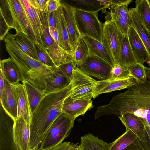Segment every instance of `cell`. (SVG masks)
I'll list each match as a JSON object with an SVG mask.
<instances>
[{"label":"cell","mask_w":150,"mask_h":150,"mask_svg":"<svg viewBox=\"0 0 150 150\" xmlns=\"http://www.w3.org/2000/svg\"><path fill=\"white\" fill-rule=\"evenodd\" d=\"M71 83L60 90L46 94L31 115L30 150H39L50 127L62 113L65 99L70 93Z\"/></svg>","instance_id":"obj_1"},{"label":"cell","mask_w":150,"mask_h":150,"mask_svg":"<svg viewBox=\"0 0 150 150\" xmlns=\"http://www.w3.org/2000/svg\"><path fill=\"white\" fill-rule=\"evenodd\" d=\"M103 110L105 115L132 113L150 128V79L136 82L115 96L109 104L103 106Z\"/></svg>","instance_id":"obj_2"},{"label":"cell","mask_w":150,"mask_h":150,"mask_svg":"<svg viewBox=\"0 0 150 150\" xmlns=\"http://www.w3.org/2000/svg\"><path fill=\"white\" fill-rule=\"evenodd\" d=\"M6 49L19 69L21 81H27L43 91L47 80L58 68L46 66L31 57L20 49L14 40L9 42Z\"/></svg>","instance_id":"obj_3"},{"label":"cell","mask_w":150,"mask_h":150,"mask_svg":"<svg viewBox=\"0 0 150 150\" xmlns=\"http://www.w3.org/2000/svg\"><path fill=\"white\" fill-rule=\"evenodd\" d=\"M0 15L9 29H14L28 36L35 43H39L33 28L21 0H0Z\"/></svg>","instance_id":"obj_4"},{"label":"cell","mask_w":150,"mask_h":150,"mask_svg":"<svg viewBox=\"0 0 150 150\" xmlns=\"http://www.w3.org/2000/svg\"><path fill=\"white\" fill-rule=\"evenodd\" d=\"M74 120L63 113L54 122L42 141L39 150H49L60 144L69 135Z\"/></svg>","instance_id":"obj_5"},{"label":"cell","mask_w":150,"mask_h":150,"mask_svg":"<svg viewBox=\"0 0 150 150\" xmlns=\"http://www.w3.org/2000/svg\"><path fill=\"white\" fill-rule=\"evenodd\" d=\"M97 13L74 8L75 18L81 36H88L101 42L103 25Z\"/></svg>","instance_id":"obj_6"},{"label":"cell","mask_w":150,"mask_h":150,"mask_svg":"<svg viewBox=\"0 0 150 150\" xmlns=\"http://www.w3.org/2000/svg\"><path fill=\"white\" fill-rule=\"evenodd\" d=\"M103 25L102 43L114 61L117 63L123 34L109 16Z\"/></svg>","instance_id":"obj_7"},{"label":"cell","mask_w":150,"mask_h":150,"mask_svg":"<svg viewBox=\"0 0 150 150\" xmlns=\"http://www.w3.org/2000/svg\"><path fill=\"white\" fill-rule=\"evenodd\" d=\"M96 81L76 67L70 83L71 98L74 99L91 100Z\"/></svg>","instance_id":"obj_8"},{"label":"cell","mask_w":150,"mask_h":150,"mask_svg":"<svg viewBox=\"0 0 150 150\" xmlns=\"http://www.w3.org/2000/svg\"><path fill=\"white\" fill-rule=\"evenodd\" d=\"M77 65L80 70L87 75L102 80L110 78L112 69L105 61L90 54Z\"/></svg>","instance_id":"obj_9"},{"label":"cell","mask_w":150,"mask_h":150,"mask_svg":"<svg viewBox=\"0 0 150 150\" xmlns=\"http://www.w3.org/2000/svg\"><path fill=\"white\" fill-rule=\"evenodd\" d=\"M14 120L0 108V150H21L16 144L13 137Z\"/></svg>","instance_id":"obj_10"},{"label":"cell","mask_w":150,"mask_h":150,"mask_svg":"<svg viewBox=\"0 0 150 150\" xmlns=\"http://www.w3.org/2000/svg\"><path fill=\"white\" fill-rule=\"evenodd\" d=\"M132 0H123L122 2L111 5V19L124 35H127L129 24V5Z\"/></svg>","instance_id":"obj_11"},{"label":"cell","mask_w":150,"mask_h":150,"mask_svg":"<svg viewBox=\"0 0 150 150\" xmlns=\"http://www.w3.org/2000/svg\"><path fill=\"white\" fill-rule=\"evenodd\" d=\"M41 38L42 43L47 47L56 67H58L63 63L73 59L72 57L62 49L51 36L49 28L43 27Z\"/></svg>","instance_id":"obj_12"},{"label":"cell","mask_w":150,"mask_h":150,"mask_svg":"<svg viewBox=\"0 0 150 150\" xmlns=\"http://www.w3.org/2000/svg\"><path fill=\"white\" fill-rule=\"evenodd\" d=\"M136 82L133 77L120 80H114L109 78L104 80L96 81L93 87V97L95 98L103 93L128 88Z\"/></svg>","instance_id":"obj_13"},{"label":"cell","mask_w":150,"mask_h":150,"mask_svg":"<svg viewBox=\"0 0 150 150\" xmlns=\"http://www.w3.org/2000/svg\"><path fill=\"white\" fill-rule=\"evenodd\" d=\"M93 107L91 100L74 99L71 98L70 94L64 101L62 112V113L75 120Z\"/></svg>","instance_id":"obj_14"},{"label":"cell","mask_w":150,"mask_h":150,"mask_svg":"<svg viewBox=\"0 0 150 150\" xmlns=\"http://www.w3.org/2000/svg\"><path fill=\"white\" fill-rule=\"evenodd\" d=\"M14 141L21 150H30V125L20 117L14 120L13 127Z\"/></svg>","instance_id":"obj_15"},{"label":"cell","mask_w":150,"mask_h":150,"mask_svg":"<svg viewBox=\"0 0 150 150\" xmlns=\"http://www.w3.org/2000/svg\"><path fill=\"white\" fill-rule=\"evenodd\" d=\"M68 33L70 43L73 54L77 40L81 35L78 30L74 14V8L65 3L61 6Z\"/></svg>","instance_id":"obj_16"},{"label":"cell","mask_w":150,"mask_h":150,"mask_svg":"<svg viewBox=\"0 0 150 150\" xmlns=\"http://www.w3.org/2000/svg\"><path fill=\"white\" fill-rule=\"evenodd\" d=\"M15 94L17 107V117H20L30 125L31 114L25 88L20 83L11 84Z\"/></svg>","instance_id":"obj_17"},{"label":"cell","mask_w":150,"mask_h":150,"mask_svg":"<svg viewBox=\"0 0 150 150\" xmlns=\"http://www.w3.org/2000/svg\"><path fill=\"white\" fill-rule=\"evenodd\" d=\"M127 36L134 55L137 62L144 65L148 62L149 57L146 49L139 36L134 28L130 26Z\"/></svg>","instance_id":"obj_18"},{"label":"cell","mask_w":150,"mask_h":150,"mask_svg":"<svg viewBox=\"0 0 150 150\" xmlns=\"http://www.w3.org/2000/svg\"><path fill=\"white\" fill-rule=\"evenodd\" d=\"M4 88L0 96V104L6 112L15 120L17 117V107L15 94L11 84L4 75Z\"/></svg>","instance_id":"obj_19"},{"label":"cell","mask_w":150,"mask_h":150,"mask_svg":"<svg viewBox=\"0 0 150 150\" xmlns=\"http://www.w3.org/2000/svg\"><path fill=\"white\" fill-rule=\"evenodd\" d=\"M129 25L135 30L144 45L148 52L149 60L147 63L150 67V31L146 27L134 8L129 9Z\"/></svg>","instance_id":"obj_20"},{"label":"cell","mask_w":150,"mask_h":150,"mask_svg":"<svg viewBox=\"0 0 150 150\" xmlns=\"http://www.w3.org/2000/svg\"><path fill=\"white\" fill-rule=\"evenodd\" d=\"M118 117L126 130H131L137 136L141 143L144 142L146 131L144 124L138 117L132 113L125 112L119 115Z\"/></svg>","instance_id":"obj_21"},{"label":"cell","mask_w":150,"mask_h":150,"mask_svg":"<svg viewBox=\"0 0 150 150\" xmlns=\"http://www.w3.org/2000/svg\"><path fill=\"white\" fill-rule=\"evenodd\" d=\"M55 14L59 46L73 57V53L70 43L68 33L61 6L55 11Z\"/></svg>","instance_id":"obj_22"},{"label":"cell","mask_w":150,"mask_h":150,"mask_svg":"<svg viewBox=\"0 0 150 150\" xmlns=\"http://www.w3.org/2000/svg\"><path fill=\"white\" fill-rule=\"evenodd\" d=\"M86 43L89 54L92 55L105 61L112 68L115 63L108 54L101 42L91 38L81 36Z\"/></svg>","instance_id":"obj_23"},{"label":"cell","mask_w":150,"mask_h":150,"mask_svg":"<svg viewBox=\"0 0 150 150\" xmlns=\"http://www.w3.org/2000/svg\"><path fill=\"white\" fill-rule=\"evenodd\" d=\"M21 1L33 28L38 42L42 44L41 36L43 32V28L37 13L29 0Z\"/></svg>","instance_id":"obj_24"},{"label":"cell","mask_w":150,"mask_h":150,"mask_svg":"<svg viewBox=\"0 0 150 150\" xmlns=\"http://www.w3.org/2000/svg\"><path fill=\"white\" fill-rule=\"evenodd\" d=\"M112 144L88 133L81 137L79 150H110Z\"/></svg>","instance_id":"obj_25"},{"label":"cell","mask_w":150,"mask_h":150,"mask_svg":"<svg viewBox=\"0 0 150 150\" xmlns=\"http://www.w3.org/2000/svg\"><path fill=\"white\" fill-rule=\"evenodd\" d=\"M0 67V70L11 84H16L21 81L19 69L10 57L1 60Z\"/></svg>","instance_id":"obj_26"},{"label":"cell","mask_w":150,"mask_h":150,"mask_svg":"<svg viewBox=\"0 0 150 150\" xmlns=\"http://www.w3.org/2000/svg\"><path fill=\"white\" fill-rule=\"evenodd\" d=\"M71 2L69 5L74 8L90 12L98 13L100 10L105 12L106 8H110L103 0H72Z\"/></svg>","instance_id":"obj_27"},{"label":"cell","mask_w":150,"mask_h":150,"mask_svg":"<svg viewBox=\"0 0 150 150\" xmlns=\"http://www.w3.org/2000/svg\"><path fill=\"white\" fill-rule=\"evenodd\" d=\"M137 63L132 50L127 35L123 34L117 63L126 67Z\"/></svg>","instance_id":"obj_28"},{"label":"cell","mask_w":150,"mask_h":150,"mask_svg":"<svg viewBox=\"0 0 150 150\" xmlns=\"http://www.w3.org/2000/svg\"><path fill=\"white\" fill-rule=\"evenodd\" d=\"M14 37L16 43L22 51L34 59L40 61L35 43L28 36L21 32H16L14 34Z\"/></svg>","instance_id":"obj_29"},{"label":"cell","mask_w":150,"mask_h":150,"mask_svg":"<svg viewBox=\"0 0 150 150\" xmlns=\"http://www.w3.org/2000/svg\"><path fill=\"white\" fill-rule=\"evenodd\" d=\"M70 83L58 68L47 80L45 88L43 92L47 94L56 91L66 87Z\"/></svg>","instance_id":"obj_30"},{"label":"cell","mask_w":150,"mask_h":150,"mask_svg":"<svg viewBox=\"0 0 150 150\" xmlns=\"http://www.w3.org/2000/svg\"><path fill=\"white\" fill-rule=\"evenodd\" d=\"M24 86L28 98L31 115L46 94L27 81H21Z\"/></svg>","instance_id":"obj_31"},{"label":"cell","mask_w":150,"mask_h":150,"mask_svg":"<svg viewBox=\"0 0 150 150\" xmlns=\"http://www.w3.org/2000/svg\"><path fill=\"white\" fill-rule=\"evenodd\" d=\"M136 10L146 28L150 31V1L148 0H137Z\"/></svg>","instance_id":"obj_32"},{"label":"cell","mask_w":150,"mask_h":150,"mask_svg":"<svg viewBox=\"0 0 150 150\" xmlns=\"http://www.w3.org/2000/svg\"><path fill=\"white\" fill-rule=\"evenodd\" d=\"M138 138L131 130H126L124 133L112 142L110 150H122Z\"/></svg>","instance_id":"obj_33"},{"label":"cell","mask_w":150,"mask_h":150,"mask_svg":"<svg viewBox=\"0 0 150 150\" xmlns=\"http://www.w3.org/2000/svg\"><path fill=\"white\" fill-rule=\"evenodd\" d=\"M29 1L36 11L43 28H49L50 14L46 6L47 0H29Z\"/></svg>","instance_id":"obj_34"},{"label":"cell","mask_w":150,"mask_h":150,"mask_svg":"<svg viewBox=\"0 0 150 150\" xmlns=\"http://www.w3.org/2000/svg\"><path fill=\"white\" fill-rule=\"evenodd\" d=\"M89 55V51L85 41L80 36L78 39L76 49L73 56L76 65Z\"/></svg>","instance_id":"obj_35"},{"label":"cell","mask_w":150,"mask_h":150,"mask_svg":"<svg viewBox=\"0 0 150 150\" xmlns=\"http://www.w3.org/2000/svg\"><path fill=\"white\" fill-rule=\"evenodd\" d=\"M126 67L129 71L131 76L134 79L137 83H141L147 80L145 67L144 65L137 63Z\"/></svg>","instance_id":"obj_36"},{"label":"cell","mask_w":150,"mask_h":150,"mask_svg":"<svg viewBox=\"0 0 150 150\" xmlns=\"http://www.w3.org/2000/svg\"><path fill=\"white\" fill-rule=\"evenodd\" d=\"M35 45L40 61L46 66L56 67L45 45L43 43L41 44L35 43Z\"/></svg>","instance_id":"obj_37"},{"label":"cell","mask_w":150,"mask_h":150,"mask_svg":"<svg viewBox=\"0 0 150 150\" xmlns=\"http://www.w3.org/2000/svg\"><path fill=\"white\" fill-rule=\"evenodd\" d=\"M131 77H132L129 71L126 67L116 63L112 68L109 78L114 80H120Z\"/></svg>","instance_id":"obj_38"},{"label":"cell","mask_w":150,"mask_h":150,"mask_svg":"<svg viewBox=\"0 0 150 150\" xmlns=\"http://www.w3.org/2000/svg\"><path fill=\"white\" fill-rule=\"evenodd\" d=\"M76 65V62L72 59L63 63L58 67L67 79L71 82Z\"/></svg>","instance_id":"obj_39"},{"label":"cell","mask_w":150,"mask_h":150,"mask_svg":"<svg viewBox=\"0 0 150 150\" xmlns=\"http://www.w3.org/2000/svg\"><path fill=\"white\" fill-rule=\"evenodd\" d=\"M62 4L59 0H47L46 3V8L48 13L57 10Z\"/></svg>","instance_id":"obj_40"},{"label":"cell","mask_w":150,"mask_h":150,"mask_svg":"<svg viewBox=\"0 0 150 150\" xmlns=\"http://www.w3.org/2000/svg\"><path fill=\"white\" fill-rule=\"evenodd\" d=\"M122 150H146L142 143L138 138Z\"/></svg>","instance_id":"obj_41"},{"label":"cell","mask_w":150,"mask_h":150,"mask_svg":"<svg viewBox=\"0 0 150 150\" xmlns=\"http://www.w3.org/2000/svg\"><path fill=\"white\" fill-rule=\"evenodd\" d=\"M146 132V139L145 142L142 143L146 150H150V128L144 125Z\"/></svg>","instance_id":"obj_42"},{"label":"cell","mask_w":150,"mask_h":150,"mask_svg":"<svg viewBox=\"0 0 150 150\" xmlns=\"http://www.w3.org/2000/svg\"><path fill=\"white\" fill-rule=\"evenodd\" d=\"M49 33L53 39L59 45V36L57 28L55 27H49Z\"/></svg>","instance_id":"obj_43"},{"label":"cell","mask_w":150,"mask_h":150,"mask_svg":"<svg viewBox=\"0 0 150 150\" xmlns=\"http://www.w3.org/2000/svg\"><path fill=\"white\" fill-rule=\"evenodd\" d=\"M49 27L57 28L55 19V11H53L49 14L48 19Z\"/></svg>","instance_id":"obj_44"},{"label":"cell","mask_w":150,"mask_h":150,"mask_svg":"<svg viewBox=\"0 0 150 150\" xmlns=\"http://www.w3.org/2000/svg\"><path fill=\"white\" fill-rule=\"evenodd\" d=\"M70 144V142H64L56 147L49 150H67Z\"/></svg>","instance_id":"obj_45"},{"label":"cell","mask_w":150,"mask_h":150,"mask_svg":"<svg viewBox=\"0 0 150 150\" xmlns=\"http://www.w3.org/2000/svg\"><path fill=\"white\" fill-rule=\"evenodd\" d=\"M0 96H1L4 88V83L3 73L1 70H0Z\"/></svg>","instance_id":"obj_46"},{"label":"cell","mask_w":150,"mask_h":150,"mask_svg":"<svg viewBox=\"0 0 150 150\" xmlns=\"http://www.w3.org/2000/svg\"><path fill=\"white\" fill-rule=\"evenodd\" d=\"M67 150H79V146L78 143L70 144L69 148Z\"/></svg>","instance_id":"obj_47"},{"label":"cell","mask_w":150,"mask_h":150,"mask_svg":"<svg viewBox=\"0 0 150 150\" xmlns=\"http://www.w3.org/2000/svg\"><path fill=\"white\" fill-rule=\"evenodd\" d=\"M145 69L147 78L149 79H150V67H145Z\"/></svg>","instance_id":"obj_48"},{"label":"cell","mask_w":150,"mask_h":150,"mask_svg":"<svg viewBox=\"0 0 150 150\" xmlns=\"http://www.w3.org/2000/svg\"></svg>","instance_id":"obj_49"}]
</instances>
